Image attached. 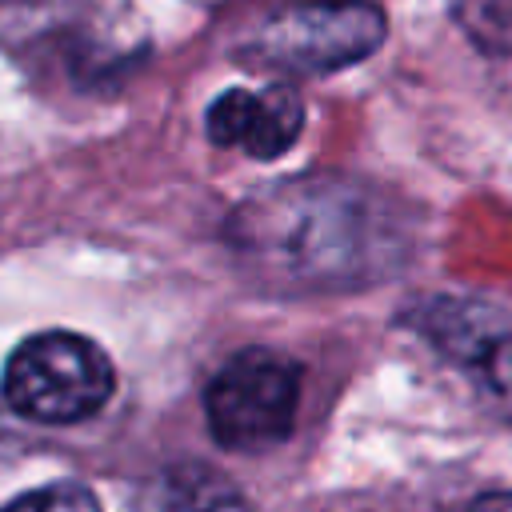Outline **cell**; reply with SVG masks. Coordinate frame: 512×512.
<instances>
[{
    "instance_id": "6da1fadb",
    "label": "cell",
    "mask_w": 512,
    "mask_h": 512,
    "mask_svg": "<svg viewBox=\"0 0 512 512\" xmlns=\"http://www.w3.org/2000/svg\"><path fill=\"white\" fill-rule=\"evenodd\" d=\"M108 356L76 332H40L24 340L4 364V400L16 416L36 424H76L112 396Z\"/></svg>"
},
{
    "instance_id": "7a4b0ae2",
    "label": "cell",
    "mask_w": 512,
    "mask_h": 512,
    "mask_svg": "<svg viewBox=\"0 0 512 512\" xmlns=\"http://www.w3.org/2000/svg\"><path fill=\"white\" fill-rule=\"evenodd\" d=\"M300 404V368L264 348L236 352L204 392L216 444L232 452H264L292 432Z\"/></svg>"
},
{
    "instance_id": "3957f363",
    "label": "cell",
    "mask_w": 512,
    "mask_h": 512,
    "mask_svg": "<svg viewBox=\"0 0 512 512\" xmlns=\"http://www.w3.org/2000/svg\"><path fill=\"white\" fill-rule=\"evenodd\" d=\"M384 40V12L368 0H300L272 20L252 40L260 64L280 72H332L364 60Z\"/></svg>"
},
{
    "instance_id": "277c9868",
    "label": "cell",
    "mask_w": 512,
    "mask_h": 512,
    "mask_svg": "<svg viewBox=\"0 0 512 512\" xmlns=\"http://www.w3.org/2000/svg\"><path fill=\"white\" fill-rule=\"evenodd\" d=\"M304 128V104L288 84L272 88H228L208 108V140L236 148L252 160L284 156Z\"/></svg>"
},
{
    "instance_id": "5b68a950",
    "label": "cell",
    "mask_w": 512,
    "mask_h": 512,
    "mask_svg": "<svg viewBox=\"0 0 512 512\" xmlns=\"http://www.w3.org/2000/svg\"><path fill=\"white\" fill-rule=\"evenodd\" d=\"M136 512H244V500L212 468L184 464V468L160 472L144 488Z\"/></svg>"
},
{
    "instance_id": "8992f818",
    "label": "cell",
    "mask_w": 512,
    "mask_h": 512,
    "mask_svg": "<svg viewBox=\"0 0 512 512\" xmlns=\"http://www.w3.org/2000/svg\"><path fill=\"white\" fill-rule=\"evenodd\" d=\"M0 512H100V504L80 484H48V488H36V492L16 496Z\"/></svg>"
},
{
    "instance_id": "52a82bcc",
    "label": "cell",
    "mask_w": 512,
    "mask_h": 512,
    "mask_svg": "<svg viewBox=\"0 0 512 512\" xmlns=\"http://www.w3.org/2000/svg\"><path fill=\"white\" fill-rule=\"evenodd\" d=\"M476 368H480V380L492 392V400L512 416V332L496 336L484 352H476Z\"/></svg>"
},
{
    "instance_id": "ba28073f",
    "label": "cell",
    "mask_w": 512,
    "mask_h": 512,
    "mask_svg": "<svg viewBox=\"0 0 512 512\" xmlns=\"http://www.w3.org/2000/svg\"><path fill=\"white\" fill-rule=\"evenodd\" d=\"M464 512H512V492H484Z\"/></svg>"
}]
</instances>
